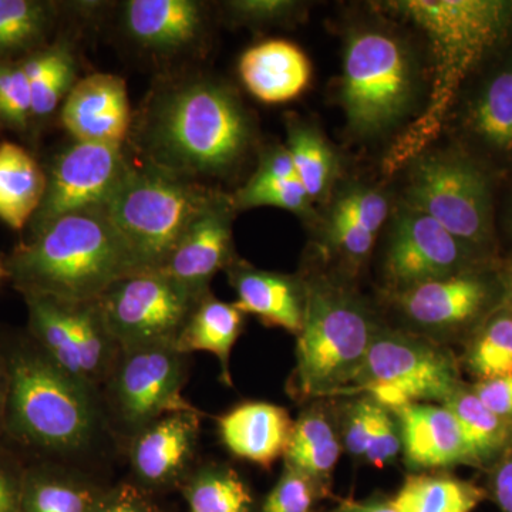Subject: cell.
Here are the masks:
<instances>
[{"label": "cell", "mask_w": 512, "mask_h": 512, "mask_svg": "<svg viewBox=\"0 0 512 512\" xmlns=\"http://www.w3.org/2000/svg\"><path fill=\"white\" fill-rule=\"evenodd\" d=\"M96 505L92 491L82 485L66 478L39 474L23 485L19 512H93Z\"/></svg>", "instance_id": "836d02e7"}, {"label": "cell", "mask_w": 512, "mask_h": 512, "mask_svg": "<svg viewBox=\"0 0 512 512\" xmlns=\"http://www.w3.org/2000/svg\"><path fill=\"white\" fill-rule=\"evenodd\" d=\"M406 205L429 215L487 259L494 247L493 190L476 158L439 151L414 160Z\"/></svg>", "instance_id": "ba28073f"}, {"label": "cell", "mask_w": 512, "mask_h": 512, "mask_svg": "<svg viewBox=\"0 0 512 512\" xmlns=\"http://www.w3.org/2000/svg\"><path fill=\"white\" fill-rule=\"evenodd\" d=\"M242 325L244 313L235 303L220 301L207 293L197 303L175 340V348L183 355L187 352H208L217 356L229 383V357L241 335Z\"/></svg>", "instance_id": "cb8c5ba5"}, {"label": "cell", "mask_w": 512, "mask_h": 512, "mask_svg": "<svg viewBox=\"0 0 512 512\" xmlns=\"http://www.w3.org/2000/svg\"><path fill=\"white\" fill-rule=\"evenodd\" d=\"M501 299L497 266L491 264L421 282L396 295L406 318L439 332L473 333Z\"/></svg>", "instance_id": "7c38bea8"}, {"label": "cell", "mask_w": 512, "mask_h": 512, "mask_svg": "<svg viewBox=\"0 0 512 512\" xmlns=\"http://www.w3.org/2000/svg\"><path fill=\"white\" fill-rule=\"evenodd\" d=\"M471 389L488 409L512 423V373L474 383Z\"/></svg>", "instance_id": "bcb514c9"}, {"label": "cell", "mask_w": 512, "mask_h": 512, "mask_svg": "<svg viewBox=\"0 0 512 512\" xmlns=\"http://www.w3.org/2000/svg\"><path fill=\"white\" fill-rule=\"evenodd\" d=\"M400 451H402V437H400L396 417L390 414V410L379 404L363 458H366L372 466L384 467L396 460Z\"/></svg>", "instance_id": "b9f144b4"}, {"label": "cell", "mask_w": 512, "mask_h": 512, "mask_svg": "<svg viewBox=\"0 0 512 512\" xmlns=\"http://www.w3.org/2000/svg\"><path fill=\"white\" fill-rule=\"evenodd\" d=\"M62 123L76 141L123 146L133 123L126 82L110 73L79 80L64 101Z\"/></svg>", "instance_id": "e0dca14e"}, {"label": "cell", "mask_w": 512, "mask_h": 512, "mask_svg": "<svg viewBox=\"0 0 512 512\" xmlns=\"http://www.w3.org/2000/svg\"><path fill=\"white\" fill-rule=\"evenodd\" d=\"M131 138L144 163L198 181L238 167L254 143V124L221 80L181 74L148 94Z\"/></svg>", "instance_id": "6da1fadb"}, {"label": "cell", "mask_w": 512, "mask_h": 512, "mask_svg": "<svg viewBox=\"0 0 512 512\" xmlns=\"http://www.w3.org/2000/svg\"><path fill=\"white\" fill-rule=\"evenodd\" d=\"M200 299L164 272L148 271L117 281L97 305L111 339L130 350L175 345Z\"/></svg>", "instance_id": "30bf717a"}, {"label": "cell", "mask_w": 512, "mask_h": 512, "mask_svg": "<svg viewBox=\"0 0 512 512\" xmlns=\"http://www.w3.org/2000/svg\"><path fill=\"white\" fill-rule=\"evenodd\" d=\"M239 76L249 93L266 104L298 99L312 79V66L301 47L271 39L245 50Z\"/></svg>", "instance_id": "ffe728a7"}, {"label": "cell", "mask_w": 512, "mask_h": 512, "mask_svg": "<svg viewBox=\"0 0 512 512\" xmlns=\"http://www.w3.org/2000/svg\"><path fill=\"white\" fill-rule=\"evenodd\" d=\"M50 6L32 0H0V56L25 49L49 26Z\"/></svg>", "instance_id": "d590c367"}, {"label": "cell", "mask_w": 512, "mask_h": 512, "mask_svg": "<svg viewBox=\"0 0 512 512\" xmlns=\"http://www.w3.org/2000/svg\"><path fill=\"white\" fill-rule=\"evenodd\" d=\"M229 279L242 313H251L268 326L298 336L305 311V289L291 276L261 271L249 265H229Z\"/></svg>", "instance_id": "7402d4cb"}, {"label": "cell", "mask_w": 512, "mask_h": 512, "mask_svg": "<svg viewBox=\"0 0 512 512\" xmlns=\"http://www.w3.org/2000/svg\"><path fill=\"white\" fill-rule=\"evenodd\" d=\"M466 369L477 382L512 373V311L500 305L471 333ZM476 382V383H477Z\"/></svg>", "instance_id": "f546056e"}, {"label": "cell", "mask_w": 512, "mask_h": 512, "mask_svg": "<svg viewBox=\"0 0 512 512\" xmlns=\"http://www.w3.org/2000/svg\"><path fill=\"white\" fill-rule=\"evenodd\" d=\"M46 177L28 151L12 143L0 146V220L22 229L36 214Z\"/></svg>", "instance_id": "d4e9b609"}, {"label": "cell", "mask_w": 512, "mask_h": 512, "mask_svg": "<svg viewBox=\"0 0 512 512\" xmlns=\"http://www.w3.org/2000/svg\"><path fill=\"white\" fill-rule=\"evenodd\" d=\"M0 276H2V268H0Z\"/></svg>", "instance_id": "db71d44e"}, {"label": "cell", "mask_w": 512, "mask_h": 512, "mask_svg": "<svg viewBox=\"0 0 512 512\" xmlns=\"http://www.w3.org/2000/svg\"><path fill=\"white\" fill-rule=\"evenodd\" d=\"M20 66L32 92V117L50 116L76 84V60L67 45L50 47Z\"/></svg>", "instance_id": "4dcf8cb0"}, {"label": "cell", "mask_w": 512, "mask_h": 512, "mask_svg": "<svg viewBox=\"0 0 512 512\" xmlns=\"http://www.w3.org/2000/svg\"><path fill=\"white\" fill-rule=\"evenodd\" d=\"M221 439L234 456L259 466H271L288 448L293 424L276 404H239L218 419Z\"/></svg>", "instance_id": "44dd1931"}, {"label": "cell", "mask_w": 512, "mask_h": 512, "mask_svg": "<svg viewBox=\"0 0 512 512\" xmlns=\"http://www.w3.org/2000/svg\"><path fill=\"white\" fill-rule=\"evenodd\" d=\"M281 178H296L295 167L285 146H275L262 154L258 168L249 180L269 181L281 180Z\"/></svg>", "instance_id": "7dc6e473"}, {"label": "cell", "mask_w": 512, "mask_h": 512, "mask_svg": "<svg viewBox=\"0 0 512 512\" xmlns=\"http://www.w3.org/2000/svg\"><path fill=\"white\" fill-rule=\"evenodd\" d=\"M299 183L313 201L322 200L338 174V160L332 148L315 128L293 121L285 144Z\"/></svg>", "instance_id": "1f68e13d"}, {"label": "cell", "mask_w": 512, "mask_h": 512, "mask_svg": "<svg viewBox=\"0 0 512 512\" xmlns=\"http://www.w3.org/2000/svg\"><path fill=\"white\" fill-rule=\"evenodd\" d=\"M464 386L456 357L433 343L375 333L359 375L343 393H366L387 410L406 404L446 403Z\"/></svg>", "instance_id": "9c48e42d"}, {"label": "cell", "mask_w": 512, "mask_h": 512, "mask_svg": "<svg viewBox=\"0 0 512 512\" xmlns=\"http://www.w3.org/2000/svg\"><path fill=\"white\" fill-rule=\"evenodd\" d=\"M498 278H500L503 299L501 305L507 306L512 311V258L497 266Z\"/></svg>", "instance_id": "816d5d0a"}, {"label": "cell", "mask_w": 512, "mask_h": 512, "mask_svg": "<svg viewBox=\"0 0 512 512\" xmlns=\"http://www.w3.org/2000/svg\"><path fill=\"white\" fill-rule=\"evenodd\" d=\"M443 404L460 424L477 467L493 466L501 454L511 447V421L488 409L471 386L464 384Z\"/></svg>", "instance_id": "4316f807"}, {"label": "cell", "mask_w": 512, "mask_h": 512, "mask_svg": "<svg viewBox=\"0 0 512 512\" xmlns=\"http://www.w3.org/2000/svg\"><path fill=\"white\" fill-rule=\"evenodd\" d=\"M329 512H399L392 503L383 501H367V503H346Z\"/></svg>", "instance_id": "f907efd6"}, {"label": "cell", "mask_w": 512, "mask_h": 512, "mask_svg": "<svg viewBox=\"0 0 512 512\" xmlns=\"http://www.w3.org/2000/svg\"><path fill=\"white\" fill-rule=\"evenodd\" d=\"M128 165L123 146L76 141L67 147L46 178L36 232L73 212L106 204Z\"/></svg>", "instance_id": "4fadbf2b"}, {"label": "cell", "mask_w": 512, "mask_h": 512, "mask_svg": "<svg viewBox=\"0 0 512 512\" xmlns=\"http://www.w3.org/2000/svg\"><path fill=\"white\" fill-rule=\"evenodd\" d=\"M191 512H249L252 497L247 485L228 468L202 471L187 490Z\"/></svg>", "instance_id": "e575fe53"}, {"label": "cell", "mask_w": 512, "mask_h": 512, "mask_svg": "<svg viewBox=\"0 0 512 512\" xmlns=\"http://www.w3.org/2000/svg\"><path fill=\"white\" fill-rule=\"evenodd\" d=\"M9 414L22 439L52 450H74L89 441L94 410L89 386L67 375L49 357L19 355L9 380Z\"/></svg>", "instance_id": "52a82bcc"}, {"label": "cell", "mask_w": 512, "mask_h": 512, "mask_svg": "<svg viewBox=\"0 0 512 512\" xmlns=\"http://www.w3.org/2000/svg\"><path fill=\"white\" fill-rule=\"evenodd\" d=\"M511 446H512V431H511Z\"/></svg>", "instance_id": "11a10c76"}, {"label": "cell", "mask_w": 512, "mask_h": 512, "mask_svg": "<svg viewBox=\"0 0 512 512\" xmlns=\"http://www.w3.org/2000/svg\"><path fill=\"white\" fill-rule=\"evenodd\" d=\"M235 211L251 210L258 207H275L309 214L312 200L296 178L281 180L252 181L239 188L231 197Z\"/></svg>", "instance_id": "8d00e7d4"}, {"label": "cell", "mask_w": 512, "mask_h": 512, "mask_svg": "<svg viewBox=\"0 0 512 512\" xmlns=\"http://www.w3.org/2000/svg\"><path fill=\"white\" fill-rule=\"evenodd\" d=\"M116 377V400L121 417L131 426H150L160 417L194 412L184 397L183 353L175 345L124 350Z\"/></svg>", "instance_id": "5bb4252c"}, {"label": "cell", "mask_w": 512, "mask_h": 512, "mask_svg": "<svg viewBox=\"0 0 512 512\" xmlns=\"http://www.w3.org/2000/svg\"><path fill=\"white\" fill-rule=\"evenodd\" d=\"M200 421L194 412H178L154 421L134 443L133 466L147 483L160 484L183 470L197 440Z\"/></svg>", "instance_id": "603a6c76"}, {"label": "cell", "mask_w": 512, "mask_h": 512, "mask_svg": "<svg viewBox=\"0 0 512 512\" xmlns=\"http://www.w3.org/2000/svg\"><path fill=\"white\" fill-rule=\"evenodd\" d=\"M228 18L238 25H279L295 19L301 3L291 0H234L224 3Z\"/></svg>", "instance_id": "60d3db41"}, {"label": "cell", "mask_w": 512, "mask_h": 512, "mask_svg": "<svg viewBox=\"0 0 512 512\" xmlns=\"http://www.w3.org/2000/svg\"><path fill=\"white\" fill-rule=\"evenodd\" d=\"M389 215V200L386 195L366 185L346 188L333 204L329 218L348 222L370 234H379Z\"/></svg>", "instance_id": "74e56055"}, {"label": "cell", "mask_w": 512, "mask_h": 512, "mask_svg": "<svg viewBox=\"0 0 512 512\" xmlns=\"http://www.w3.org/2000/svg\"><path fill=\"white\" fill-rule=\"evenodd\" d=\"M392 413L407 466L417 470L477 466L460 424L444 404H406Z\"/></svg>", "instance_id": "d6986e66"}, {"label": "cell", "mask_w": 512, "mask_h": 512, "mask_svg": "<svg viewBox=\"0 0 512 512\" xmlns=\"http://www.w3.org/2000/svg\"><path fill=\"white\" fill-rule=\"evenodd\" d=\"M318 484L286 464L284 474L266 498L262 512H309L315 503Z\"/></svg>", "instance_id": "f35d334b"}, {"label": "cell", "mask_w": 512, "mask_h": 512, "mask_svg": "<svg viewBox=\"0 0 512 512\" xmlns=\"http://www.w3.org/2000/svg\"><path fill=\"white\" fill-rule=\"evenodd\" d=\"M484 265L487 259L429 215L404 205L394 217L384 269L397 292Z\"/></svg>", "instance_id": "8fae6325"}, {"label": "cell", "mask_w": 512, "mask_h": 512, "mask_svg": "<svg viewBox=\"0 0 512 512\" xmlns=\"http://www.w3.org/2000/svg\"><path fill=\"white\" fill-rule=\"evenodd\" d=\"M70 311L84 382L90 386L107 372L111 348L116 343L104 325L97 301L70 303Z\"/></svg>", "instance_id": "d6a6232c"}, {"label": "cell", "mask_w": 512, "mask_h": 512, "mask_svg": "<svg viewBox=\"0 0 512 512\" xmlns=\"http://www.w3.org/2000/svg\"><path fill=\"white\" fill-rule=\"evenodd\" d=\"M121 26L138 49L171 59L202 45L207 6L195 0H128L121 6Z\"/></svg>", "instance_id": "9a60e30c"}, {"label": "cell", "mask_w": 512, "mask_h": 512, "mask_svg": "<svg viewBox=\"0 0 512 512\" xmlns=\"http://www.w3.org/2000/svg\"><path fill=\"white\" fill-rule=\"evenodd\" d=\"M487 498L480 485L447 474H413L390 503L399 512H473Z\"/></svg>", "instance_id": "484cf974"}, {"label": "cell", "mask_w": 512, "mask_h": 512, "mask_svg": "<svg viewBox=\"0 0 512 512\" xmlns=\"http://www.w3.org/2000/svg\"><path fill=\"white\" fill-rule=\"evenodd\" d=\"M508 228H510V232L512 235V205L510 208V212H508Z\"/></svg>", "instance_id": "f5cc1de1"}, {"label": "cell", "mask_w": 512, "mask_h": 512, "mask_svg": "<svg viewBox=\"0 0 512 512\" xmlns=\"http://www.w3.org/2000/svg\"><path fill=\"white\" fill-rule=\"evenodd\" d=\"M218 191L154 165H128L103 205L138 272L161 271L185 231Z\"/></svg>", "instance_id": "277c9868"}, {"label": "cell", "mask_w": 512, "mask_h": 512, "mask_svg": "<svg viewBox=\"0 0 512 512\" xmlns=\"http://www.w3.org/2000/svg\"><path fill=\"white\" fill-rule=\"evenodd\" d=\"M485 491L501 512H512V446L490 466Z\"/></svg>", "instance_id": "f6af8a7d"}, {"label": "cell", "mask_w": 512, "mask_h": 512, "mask_svg": "<svg viewBox=\"0 0 512 512\" xmlns=\"http://www.w3.org/2000/svg\"><path fill=\"white\" fill-rule=\"evenodd\" d=\"M328 238L330 245L353 264L365 261L376 241V235L365 229L332 218L328 221Z\"/></svg>", "instance_id": "7bdbcfd3"}, {"label": "cell", "mask_w": 512, "mask_h": 512, "mask_svg": "<svg viewBox=\"0 0 512 512\" xmlns=\"http://www.w3.org/2000/svg\"><path fill=\"white\" fill-rule=\"evenodd\" d=\"M285 456L288 466L302 471L318 483L330 476L339 460L340 443L325 414H302L293 426Z\"/></svg>", "instance_id": "f1b7e54d"}, {"label": "cell", "mask_w": 512, "mask_h": 512, "mask_svg": "<svg viewBox=\"0 0 512 512\" xmlns=\"http://www.w3.org/2000/svg\"><path fill=\"white\" fill-rule=\"evenodd\" d=\"M377 406L379 403L373 402L372 399L360 400L359 403L353 404L345 430L346 448L352 456H365L367 439L372 430Z\"/></svg>", "instance_id": "ee69618b"}, {"label": "cell", "mask_w": 512, "mask_h": 512, "mask_svg": "<svg viewBox=\"0 0 512 512\" xmlns=\"http://www.w3.org/2000/svg\"><path fill=\"white\" fill-rule=\"evenodd\" d=\"M416 93V62L402 37L379 28L356 30L348 37L340 101L353 136L389 133L409 116Z\"/></svg>", "instance_id": "5b68a950"}, {"label": "cell", "mask_w": 512, "mask_h": 512, "mask_svg": "<svg viewBox=\"0 0 512 512\" xmlns=\"http://www.w3.org/2000/svg\"><path fill=\"white\" fill-rule=\"evenodd\" d=\"M234 212L231 197L217 192L192 221L161 272L198 298L207 295L214 275L231 265Z\"/></svg>", "instance_id": "2e32d148"}, {"label": "cell", "mask_w": 512, "mask_h": 512, "mask_svg": "<svg viewBox=\"0 0 512 512\" xmlns=\"http://www.w3.org/2000/svg\"><path fill=\"white\" fill-rule=\"evenodd\" d=\"M28 303L30 325L46 356L67 375L87 386L74 338L70 303L40 295H28Z\"/></svg>", "instance_id": "83f0119b"}, {"label": "cell", "mask_w": 512, "mask_h": 512, "mask_svg": "<svg viewBox=\"0 0 512 512\" xmlns=\"http://www.w3.org/2000/svg\"><path fill=\"white\" fill-rule=\"evenodd\" d=\"M12 271L28 295L57 301H99L103 293L138 269L126 241L101 207L47 225L13 256Z\"/></svg>", "instance_id": "3957f363"}, {"label": "cell", "mask_w": 512, "mask_h": 512, "mask_svg": "<svg viewBox=\"0 0 512 512\" xmlns=\"http://www.w3.org/2000/svg\"><path fill=\"white\" fill-rule=\"evenodd\" d=\"M461 126L471 146L497 167L512 165V49L494 64L464 106Z\"/></svg>", "instance_id": "ac0fdd59"}, {"label": "cell", "mask_w": 512, "mask_h": 512, "mask_svg": "<svg viewBox=\"0 0 512 512\" xmlns=\"http://www.w3.org/2000/svg\"><path fill=\"white\" fill-rule=\"evenodd\" d=\"M20 491L0 471V512H19Z\"/></svg>", "instance_id": "681fc988"}, {"label": "cell", "mask_w": 512, "mask_h": 512, "mask_svg": "<svg viewBox=\"0 0 512 512\" xmlns=\"http://www.w3.org/2000/svg\"><path fill=\"white\" fill-rule=\"evenodd\" d=\"M384 8L426 35L434 60L426 107L384 164L394 171L420 157L439 137L467 77L512 40V0H396Z\"/></svg>", "instance_id": "7a4b0ae2"}, {"label": "cell", "mask_w": 512, "mask_h": 512, "mask_svg": "<svg viewBox=\"0 0 512 512\" xmlns=\"http://www.w3.org/2000/svg\"><path fill=\"white\" fill-rule=\"evenodd\" d=\"M32 117V92L22 66L0 64V119L23 128Z\"/></svg>", "instance_id": "ab89813d"}, {"label": "cell", "mask_w": 512, "mask_h": 512, "mask_svg": "<svg viewBox=\"0 0 512 512\" xmlns=\"http://www.w3.org/2000/svg\"><path fill=\"white\" fill-rule=\"evenodd\" d=\"M372 320L349 293L326 282L305 289L295 386L303 397L342 394L359 375L375 338Z\"/></svg>", "instance_id": "8992f818"}, {"label": "cell", "mask_w": 512, "mask_h": 512, "mask_svg": "<svg viewBox=\"0 0 512 512\" xmlns=\"http://www.w3.org/2000/svg\"><path fill=\"white\" fill-rule=\"evenodd\" d=\"M93 512H153V510L136 491L124 488L101 503H97Z\"/></svg>", "instance_id": "c3c4849f"}]
</instances>
